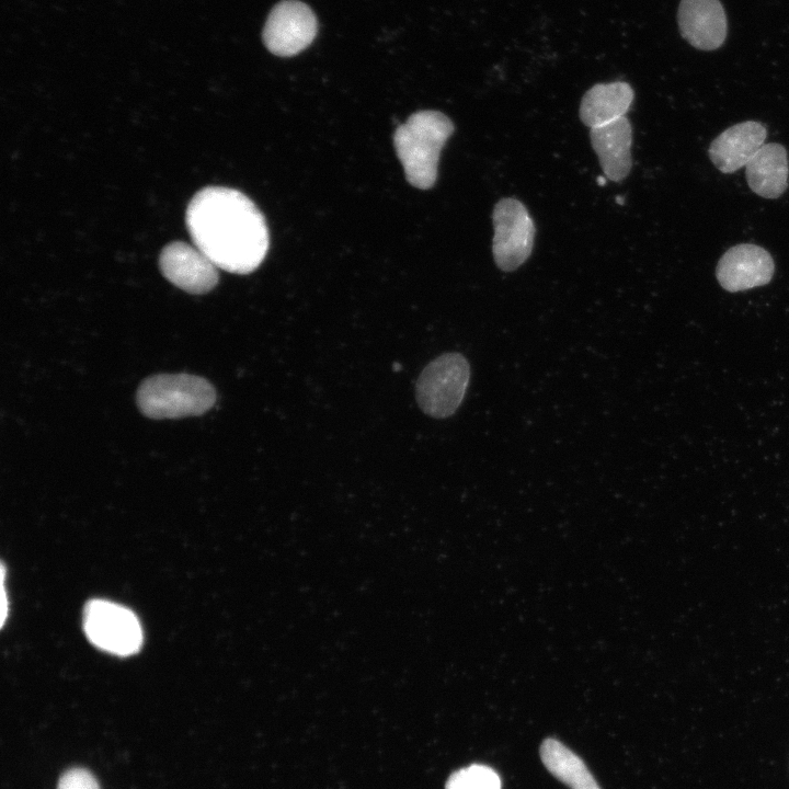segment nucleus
Here are the masks:
<instances>
[{
  "mask_svg": "<svg viewBox=\"0 0 789 789\" xmlns=\"http://www.w3.org/2000/svg\"><path fill=\"white\" fill-rule=\"evenodd\" d=\"M446 789H501V779L491 767L473 764L453 773Z\"/></svg>",
  "mask_w": 789,
  "mask_h": 789,
  "instance_id": "obj_16",
  "label": "nucleus"
},
{
  "mask_svg": "<svg viewBox=\"0 0 789 789\" xmlns=\"http://www.w3.org/2000/svg\"><path fill=\"white\" fill-rule=\"evenodd\" d=\"M159 266L168 281L190 294L208 293L218 283V267L195 244L169 243L161 251Z\"/></svg>",
  "mask_w": 789,
  "mask_h": 789,
  "instance_id": "obj_8",
  "label": "nucleus"
},
{
  "mask_svg": "<svg viewBox=\"0 0 789 789\" xmlns=\"http://www.w3.org/2000/svg\"><path fill=\"white\" fill-rule=\"evenodd\" d=\"M216 401V390L203 377L190 374H159L138 387L136 402L140 412L156 420L201 415Z\"/></svg>",
  "mask_w": 789,
  "mask_h": 789,
  "instance_id": "obj_3",
  "label": "nucleus"
},
{
  "mask_svg": "<svg viewBox=\"0 0 789 789\" xmlns=\"http://www.w3.org/2000/svg\"><path fill=\"white\" fill-rule=\"evenodd\" d=\"M5 569L4 565H2L1 569V625L5 622L7 613H8V603H7V596H5V586H4V579H5Z\"/></svg>",
  "mask_w": 789,
  "mask_h": 789,
  "instance_id": "obj_18",
  "label": "nucleus"
},
{
  "mask_svg": "<svg viewBox=\"0 0 789 789\" xmlns=\"http://www.w3.org/2000/svg\"><path fill=\"white\" fill-rule=\"evenodd\" d=\"M193 243L221 270L248 274L264 260L268 230L256 205L241 192L208 186L197 192L186 209Z\"/></svg>",
  "mask_w": 789,
  "mask_h": 789,
  "instance_id": "obj_1",
  "label": "nucleus"
},
{
  "mask_svg": "<svg viewBox=\"0 0 789 789\" xmlns=\"http://www.w3.org/2000/svg\"><path fill=\"white\" fill-rule=\"evenodd\" d=\"M597 181H598L599 185H604L606 183L605 178H598Z\"/></svg>",
  "mask_w": 789,
  "mask_h": 789,
  "instance_id": "obj_19",
  "label": "nucleus"
},
{
  "mask_svg": "<svg viewBox=\"0 0 789 789\" xmlns=\"http://www.w3.org/2000/svg\"><path fill=\"white\" fill-rule=\"evenodd\" d=\"M312 10L298 0H284L270 12L263 30L266 48L281 57L294 56L307 48L317 35Z\"/></svg>",
  "mask_w": 789,
  "mask_h": 789,
  "instance_id": "obj_7",
  "label": "nucleus"
},
{
  "mask_svg": "<svg viewBox=\"0 0 789 789\" xmlns=\"http://www.w3.org/2000/svg\"><path fill=\"white\" fill-rule=\"evenodd\" d=\"M677 21L682 36L695 48L713 50L727 36V18L719 0H682Z\"/></svg>",
  "mask_w": 789,
  "mask_h": 789,
  "instance_id": "obj_10",
  "label": "nucleus"
},
{
  "mask_svg": "<svg viewBox=\"0 0 789 789\" xmlns=\"http://www.w3.org/2000/svg\"><path fill=\"white\" fill-rule=\"evenodd\" d=\"M88 639L111 654L128 656L142 643V630L136 615L128 608L104 599L88 603L83 613Z\"/></svg>",
  "mask_w": 789,
  "mask_h": 789,
  "instance_id": "obj_5",
  "label": "nucleus"
},
{
  "mask_svg": "<svg viewBox=\"0 0 789 789\" xmlns=\"http://www.w3.org/2000/svg\"><path fill=\"white\" fill-rule=\"evenodd\" d=\"M745 175L756 195L768 199L781 196L789 178L786 148L778 142L764 144L745 165Z\"/></svg>",
  "mask_w": 789,
  "mask_h": 789,
  "instance_id": "obj_13",
  "label": "nucleus"
},
{
  "mask_svg": "<svg viewBox=\"0 0 789 789\" xmlns=\"http://www.w3.org/2000/svg\"><path fill=\"white\" fill-rule=\"evenodd\" d=\"M591 144L606 178L622 181L631 170L632 127L626 116L591 128Z\"/></svg>",
  "mask_w": 789,
  "mask_h": 789,
  "instance_id": "obj_12",
  "label": "nucleus"
},
{
  "mask_svg": "<svg viewBox=\"0 0 789 789\" xmlns=\"http://www.w3.org/2000/svg\"><path fill=\"white\" fill-rule=\"evenodd\" d=\"M766 137L767 130L762 123L756 121L737 123L711 141L708 149L709 158L720 172L733 173L747 164L764 145Z\"/></svg>",
  "mask_w": 789,
  "mask_h": 789,
  "instance_id": "obj_11",
  "label": "nucleus"
},
{
  "mask_svg": "<svg viewBox=\"0 0 789 789\" xmlns=\"http://www.w3.org/2000/svg\"><path fill=\"white\" fill-rule=\"evenodd\" d=\"M774 272L775 263L766 249L740 243L722 254L716 267V277L723 289L736 293L768 284Z\"/></svg>",
  "mask_w": 789,
  "mask_h": 789,
  "instance_id": "obj_9",
  "label": "nucleus"
},
{
  "mask_svg": "<svg viewBox=\"0 0 789 789\" xmlns=\"http://www.w3.org/2000/svg\"><path fill=\"white\" fill-rule=\"evenodd\" d=\"M454 129L448 116L432 110L416 112L397 127L396 152L412 186L428 190L435 184L441 151Z\"/></svg>",
  "mask_w": 789,
  "mask_h": 789,
  "instance_id": "obj_2",
  "label": "nucleus"
},
{
  "mask_svg": "<svg viewBox=\"0 0 789 789\" xmlns=\"http://www.w3.org/2000/svg\"><path fill=\"white\" fill-rule=\"evenodd\" d=\"M634 98L625 81L598 83L585 92L580 105V118L590 128L626 116Z\"/></svg>",
  "mask_w": 789,
  "mask_h": 789,
  "instance_id": "obj_14",
  "label": "nucleus"
},
{
  "mask_svg": "<svg viewBox=\"0 0 789 789\" xmlns=\"http://www.w3.org/2000/svg\"><path fill=\"white\" fill-rule=\"evenodd\" d=\"M57 789H100L95 777L83 768H72L60 777Z\"/></svg>",
  "mask_w": 789,
  "mask_h": 789,
  "instance_id": "obj_17",
  "label": "nucleus"
},
{
  "mask_svg": "<svg viewBox=\"0 0 789 789\" xmlns=\"http://www.w3.org/2000/svg\"><path fill=\"white\" fill-rule=\"evenodd\" d=\"M546 768L571 789H601L584 762L556 739H546L540 746Z\"/></svg>",
  "mask_w": 789,
  "mask_h": 789,
  "instance_id": "obj_15",
  "label": "nucleus"
},
{
  "mask_svg": "<svg viewBox=\"0 0 789 789\" xmlns=\"http://www.w3.org/2000/svg\"><path fill=\"white\" fill-rule=\"evenodd\" d=\"M470 379V366L460 353H445L422 370L416 381V400L430 416L451 415L464 400Z\"/></svg>",
  "mask_w": 789,
  "mask_h": 789,
  "instance_id": "obj_4",
  "label": "nucleus"
},
{
  "mask_svg": "<svg viewBox=\"0 0 789 789\" xmlns=\"http://www.w3.org/2000/svg\"><path fill=\"white\" fill-rule=\"evenodd\" d=\"M492 220L495 264L504 272H512L531 254L535 238L533 218L522 202L506 197L495 204Z\"/></svg>",
  "mask_w": 789,
  "mask_h": 789,
  "instance_id": "obj_6",
  "label": "nucleus"
}]
</instances>
